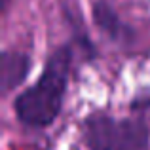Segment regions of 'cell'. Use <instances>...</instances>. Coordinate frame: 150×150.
Segmentation results:
<instances>
[{"label":"cell","mask_w":150,"mask_h":150,"mask_svg":"<svg viewBox=\"0 0 150 150\" xmlns=\"http://www.w3.org/2000/svg\"><path fill=\"white\" fill-rule=\"evenodd\" d=\"M76 50L70 42L53 48L44 61L40 76L17 93L13 99V112L19 124L27 129H48L55 124L65 108L69 84Z\"/></svg>","instance_id":"cell-1"},{"label":"cell","mask_w":150,"mask_h":150,"mask_svg":"<svg viewBox=\"0 0 150 150\" xmlns=\"http://www.w3.org/2000/svg\"><path fill=\"white\" fill-rule=\"evenodd\" d=\"M80 131L88 150H150V125L144 114L118 118L95 110L82 120Z\"/></svg>","instance_id":"cell-2"},{"label":"cell","mask_w":150,"mask_h":150,"mask_svg":"<svg viewBox=\"0 0 150 150\" xmlns=\"http://www.w3.org/2000/svg\"><path fill=\"white\" fill-rule=\"evenodd\" d=\"M10 2H11V0H0V13H2V15H6V13H8Z\"/></svg>","instance_id":"cell-6"},{"label":"cell","mask_w":150,"mask_h":150,"mask_svg":"<svg viewBox=\"0 0 150 150\" xmlns=\"http://www.w3.org/2000/svg\"><path fill=\"white\" fill-rule=\"evenodd\" d=\"M91 21L103 36H106L114 44L129 46L137 38L135 27L125 23L108 0H93L91 2Z\"/></svg>","instance_id":"cell-3"},{"label":"cell","mask_w":150,"mask_h":150,"mask_svg":"<svg viewBox=\"0 0 150 150\" xmlns=\"http://www.w3.org/2000/svg\"><path fill=\"white\" fill-rule=\"evenodd\" d=\"M33 70V57L19 50H4L0 53V91L10 95L27 82Z\"/></svg>","instance_id":"cell-4"},{"label":"cell","mask_w":150,"mask_h":150,"mask_svg":"<svg viewBox=\"0 0 150 150\" xmlns=\"http://www.w3.org/2000/svg\"><path fill=\"white\" fill-rule=\"evenodd\" d=\"M61 11H63L65 25L70 30V44L76 50V57H80L84 63H93L97 59V55H99V51H97V46L93 44L91 36L88 33V27H86V21L82 17V11L78 8V4L70 6L67 0H63Z\"/></svg>","instance_id":"cell-5"}]
</instances>
